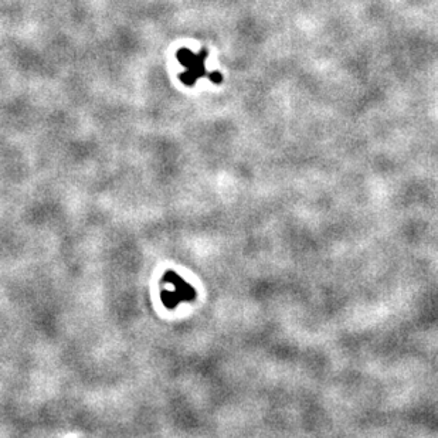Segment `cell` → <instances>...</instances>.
Masks as SVG:
<instances>
[{"instance_id":"obj_1","label":"cell","mask_w":438,"mask_h":438,"mask_svg":"<svg viewBox=\"0 0 438 438\" xmlns=\"http://www.w3.org/2000/svg\"><path fill=\"white\" fill-rule=\"evenodd\" d=\"M207 57L206 50H202L199 54L190 53L189 50L183 48L177 53V58L184 67L187 68L180 76L181 81L186 85H193L200 77L209 76L204 68V58Z\"/></svg>"},{"instance_id":"obj_2","label":"cell","mask_w":438,"mask_h":438,"mask_svg":"<svg viewBox=\"0 0 438 438\" xmlns=\"http://www.w3.org/2000/svg\"><path fill=\"white\" fill-rule=\"evenodd\" d=\"M207 77L212 80L213 83H216V84H220L221 81H223V77H221V74H220V73H209V76Z\"/></svg>"}]
</instances>
